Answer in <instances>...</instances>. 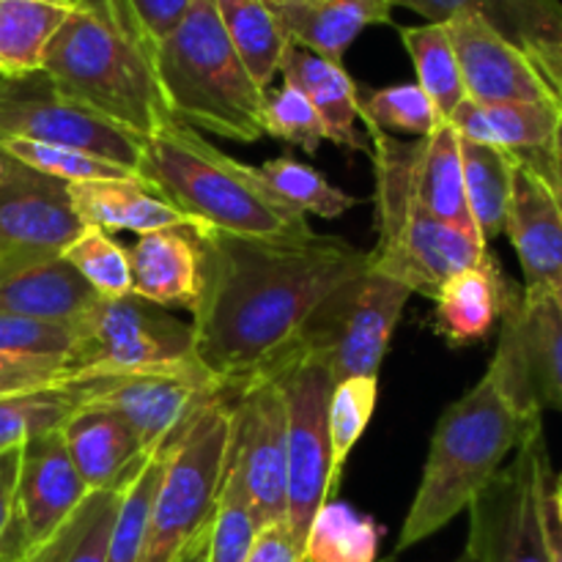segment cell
Returning <instances> with one entry per match:
<instances>
[{
    "mask_svg": "<svg viewBox=\"0 0 562 562\" xmlns=\"http://www.w3.org/2000/svg\"><path fill=\"white\" fill-rule=\"evenodd\" d=\"M195 241L203 285L192 311V351L225 387L272 376L296 355L318 307L371 267L366 250L335 236L261 241L195 234Z\"/></svg>",
    "mask_w": 562,
    "mask_h": 562,
    "instance_id": "6da1fadb",
    "label": "cell"
},
{
    "mask_svg": "<svg viewBox=\"0 0 562 562\" xmlns=\"http://www.w3.org/2000/svg\"><path fill=\"white\" fill-rule=\"evenodd\" d=\"M543 428L510 340L499 333L497 351L472 390L448 406L434 428L420 486L412 497L395 552L437 536L494 481L510 456Z\"/></svg>",
    "mask_w": 562,
    "mask_h": 562,
    "instance_id": "7a4b0ae2",
    "label": "cell"
},
{
    "mask_svg": "<svg viewBox=\"0 0 562 562\" xmlns=\"http://www.w3.org/2000/svg\"><path fill=\"white\" fill-rule=\"evenodd\" d=\"M42 71L64 97L140 140L176 121L159 82L157 42L130 0H75Z\"/></svg>",
    "mask_w": 562,
    "mask_h": 562,
    "instance_id": "3957f363",
    "label": "cell"
},
{
    "mask_svg": "<svg viewBox=\"0 0 562 562\" xmlns=\"http://www.w3.org/2000/svg\"><path fill=\"white\" fill-rule=\"evenodd\" d=\"M140 179L179 209L195 234L261 241H300L316 234L305 214L263 184L258 168L228 157L181 121L146 137Z\"/></svg>",
    "mask_w": 562,
    "mask_h": 562,
    "instance_id": "277c9868",
    "label": "cell"
},
{
    "mask_svg": "<svg viewBox=\"0 0 562 562\" xmlns=\"http://www.w3.org/2000/svg\"><path fill=\"white\" fill-rule=\"evenodd\" d=\"M157 71L176 121L236 143L267 137V91L231 47L214 0H198L157 44Z\"/></svg>",
    "mask_w": 562,
    "mask_h": 562,
    "instance_id": "5b68a950",
    "label": "cell"
},
{
    "mask_svg": "<svg viewBox=\"0 0 562 562\" xmlns=\"http://www.w3.org/2000/svg\"><path fill=\"white\" fill-rule=\"evenodd\" d=\"M376 168V234L368 250L371 269L404 283L412 294L437 300L439 289L453 274L481 267L492 252L475 231L434 220L423 212L412 192V154L415 143L398 140L379 130H368Z\"/></svg>",
    "mask_w": 562,
    "mask_h": 562,
    "instance_id": "8992f818",
    "label": "cell"
},
{
    "mask_svg": "<svg viewBox=\"0 0 562 562\" xmlns=\"http://www.w3.org/2000/svg\"><path fill=\"white\" fill-rule=\"evenodd\" d=\"M231 401L201 412L170 448L148 514L140 562H181L212 527L228 456Z\"/></svg>",
    "mask_w": 562,
    "mask_h": 562,
    "instance_id": "52a82bcc",
    "label": "cell"
},
{
    "mask_svg": "<svg viewBox=\"0 0 562 562\" xmlns=\"http://www.w3.org/2000/svg\"><path fill=\"white\" fill-rule=\"evenodd\" d=\"M409 296L404 283L368 267L318 307L296 351L316 357L335 384L351 376L379 379Z\"/></svg>",
    "mask_w": 562,
    "mask_h": 562,
    "instance_id": "ba28073f",
    "label": "cell"
},
{
    "mask_svg": "<svg viewBox=\"0 0 562 562\" xmlns=\"http://www.w3.org/2000/svg\"><path fill=\"white\" fill-rule=\"evenodd\" d=\"M75 329L77 346L69 357L75 373L119 376L195 360L190 324L135 294L99 300Z\"/></svg>",
    "mask_w": 562,
    "mask_h": 562,
    "instance_id": "9c48e42d",
    "label": "cell"
},
{
    "mask_svg": "<svg viewBox=\"0 0 562 562\" xmlns=\"http://www.w3.org/2000/svg\"><path fill=\"white\" fill-rule=\"evenodd\" d=\"M272 376L278 379L285 401V456H289L285 527L302 549L313 516L333 499L329 395L335 382L316 357L300 351Z\"/></svg>",
    "mask_w": 562,
    "mask_h": 562,
    "instance_id": "30bf717a",
    "label": "cell"
},
{
    "mask_svg": "<svg viewBox=\"0 0 562 562\" xmlns=\"http://www.w3.org/2000/svg\"><path fill=\"white\" fill-rule=\"evenodd\" d=\"M549 467L547 439L538 428L467 510L470 538L464 552L472 562H552L541 516Z\"/></svg>",
    "mask_w": 562,
    "mask_h": 562,
    "instance_id": "8fae6325",
    "label": "cell"
},
{
    "mask_svg": "<svg viewBox=\"0 0 562 562\" xmlns=\"http://www.w3.org/2000/svg\"><path fill=\"white\" fill-rule=\"evenodd\" d=\"M223 483L245 499L261 530L285 525V401L274 376H258L241 384L236 398L231 401V437Z\"/></svg>",
    "mask_w": 562,
    "mask_h": 562,
    "instance_id": "7c38bea8",
    "label": "cell"
},
{
    "mask_svg": "<svg viewBox=\"0 0 562 562\" xmlns=\"http://www.w3.org/2000/svg\"><path fill=\"white\" fill-rule=\"evenodd\" d=\"M5 137L77 148L135 176H140L146 143L64 97L44 71L0 80V140Z\"/></svg>",
    "mask_w": 562,
    "mask_h": 562,
    "instance_id": "4fadbf2b",
    "label": "cell"
},
{
    "mask_svg": "<svg viewBox=\"0 0 562 562\" xmlns=\"http://www.w3.org/2000/svg\"><path fill=\"white\" fill-rule=\"evenodd\" d=\"M239 387L220 384L198 360L110 376L99 373L93 401L110 406L137 434L146 453L173 445L201 412L236 398Z\"/></svg>",
    "mask_w": 562,
    "mask_h": 562,
    "instance_id": "5bb4252c",
    "label": "cell"
},
{
    "mask_svg": "<svg viewBox=\"0 0 562 562\" xmlns=\"http://www.w3.org/2000/svg\"><path fill=\"white\" fill-rule=\"evenodd\" d=\"M88 494L91 492L77 475L60 431L22 445L14 508L9 527L0 536V562H25L38 543L47 541L75 514Z\"/></svg>",
    "mask_w": 562,
    "mask_h": 562,
    "instance_id": "9a60e30c",
    "label": "cell"
},
{
    "mask_svg": "<svg viewBox=\"0 0 562 562\" xmlns=\"http://www.w3.org/2000/svg\"><path fill=\"white\" fill-rule=\"evenodd\" d=\"M461 69L467 99L481 104L543 102L558 104L552 86L525 47L494 31L481 16L445 22Z\"/></svg>",
    "mask_w": 562,
    "mask_h": 562,
    "instance_id": "2e32d148",
    "label": "cell"
},
{
    "mask_svg": "<svg viewBox=\"0 0 562 562\" xmlns=\"http://www.w3.org/2000/svg\"><path fill=\"white\" fill-rule=\"evenodd\" d=\"M547 154H516L505 217V236L519 256L527 294H552L562 285V206L549 179Z\"/></svg>",
    "mask_w": 562,
    "mask_h": 562,
    "instance_id": "e0dca14e",
    "label": "cell"
},
{
    "mask_svg": "<svg viewBox=\"0 0 562 562\" xmlns=\"http://www.w3.org/2000/svg\"><path fill=\"white\" fill-rule=\"evenodd\" d=\"M82 228L64 181L25 168L0 184V245L5 252L64 256Z\"/></svg>",
    "mask_w": 562,
    "mask_h": 562,
    "instance_id": "ac0fdd59",
    "label": "cell"
},
{
    "mask_svg": "<svg viewBox=\"0 0 562 562\" xmlns=\"http://www.w3.org/2000/svg\"><path fill=\"white\" fill-rule=\"evenodd\" d=\"M99 296L64 256L27 258L0 252V313L33 322L75 324Z\"/></svg>",
    "mask_w": 562,
    "mask_h": 562,
    "instance_id": "d6986e66",
    "label": "cell"
},
{
    "mask_svg": "<svg viewBox=\"0 0 562 562\" xmlns=\"http://www.w3.org/2000/svg\"><path fill=\"white\" fill-rule=\"evenodd\" d=\"M499 333L514 346L536 404L562 412V316L552 294L519 291L499 318Z\"/></svg>",
    "mask_w": 562,
    "mask_h": 562,
    "instance_id": "ffe728a7",
    "label": "cell"
},
{
    "mask_svg": "<svg viewBox=\"0 0 562 562\" xmlns=\"http://www.w3.org/2000/svg\"><path fill=\"white\" fill-rule=\"evenodd\" d=\"M69 459L88 492L115 486L146 464L148 453L137 434L110 406H80L60 428Z\"/></svg>",
    "mask_w": 562,
    "mask_h": 562,
    "instance_id": "44dd1931",
    "label": "cell"
},
{
    "mask_svg": "<svg viewBox=\"0 0 562 562\" xmlns=\"http://www.w3.org/2000/svg\"><path fill=\"white\" fill-rule=\"evenodd\" d=\"M130 263L132 294L165 311H195L203 269L192 231L165 228L137 236Z\"/></svg>",
    "mask_w": 562,
    "mask_h": 562,
    "instance_id": "7402d4cb",
    "label": "cell"
},
{
    "mask_svg": "<svg viewBox=\"0 0 562 562\" xmlns=\"http://www.w3.org/2000/svg\"><path fill=\"white\" fill-rule=\"evenodd\" d=\"M71 203L82 225L102 231H132L143 236L151 231L187 228L192 223L170 206L148 181L140 176H121V179H97L69 184Z\"/></svg>",
    "mask_w": 562,
    "mask_h": 562,
    "instance_id": "603a6c76",
    "label": "cell"
},
{
    "mask_svg": "<svg viewBox=\"0 0 562 562\" xmlns=\"http://www.w3.org/2000/svg\"><path fill=\"white\" fill-rule=\"evenodd\" d=\"M519 291L510 289L497 267L494 256H488L481 267L464 269L453 274L437 294V316L434 329L450 346H470L486 338Z\"/></svg>",
    "mask_w": 562,
    "mask_h": 562,
    "instance_id": "cb8c5ba5",
    "label": "cell"
},
{
    "mask_svg": "<svg viewBox=\"0 0 562 562\" xmlns=\"http://www.w3.org/2000/svg\"><path fill=\"white\" fill-rule=\"evenodd\" d=\"M280 75L283 86L302 91L316 108L327 130V140L351 151H368V140L357 130V119H362L360 91L344 64H333L311 49L291 44L280 64Z\"/></svg>",
    "mask_w": 562,
    "mask_h": 562,
    "instance_id": "d4e9b609",
    "label": "cell"
},
{
    "mask_svg": "<svg viewBox=\"0 0 562 562\" xmlns=\"http://www.w3.org/2000/svg\"><path fill=\"white\" fill-rule=\"evenodd\" d=\"M269 3L289 33L291 44L311 49L333 64H344L346 49L366 27L393 20L390 0H300V3L269 0Z\"/></svg>",
    "mask_w": 562,
    "mask_h": 562,
    "instance_id": "484cf974",
    "label": "cell"
},
{
    "mask_svg": "<svg viewBox=\"0 0 562 562\" xmlns=\"http://www.w3.org/2000/svg\"><path fill=\"white\" fill-rule=\"evenodd\" d=\"M450 124L461 137L508 154H547L558 143L560 110L543 102L481 104L464 99Z\"/></svg>",
    "mask_w": 562,
    "mask_h": 562,
    "instance_id": "4316f807",
    "label": "cell"
},
{
    "mask_svg": "<svg viewBox=\"0 0 562 562\" xmlns=\"http://www.w3.org/2000/svg\"><path fill=\"white\" fill-rule=\"evenodd\" d=\"M390 5L415 11L428 22H450L464 14L481 16L525 49L562 44L560 0H390Z\"/></svg>",
    "mask_w": 562,
    "mask_h": 562,
    "instance_id": "83f0119b",
    "label": "cell"
},
{
    "mask_svg": "<svg viewBox=\"0 0 562 562\" xmlns=\"http://www.w3.org/2000/svg\"><path fill=\"white\" fill-rule=\"evenodd\" d=\"M412 192L423 212L434 220L475 231L467 209L464 165H461V135L450 121H442L428 137L415 140L412 154Z\"/></svg>",
    "mask_w": 562,
    "mask_h": 562,
    "instance_id": "f1b7e54d",
    "label": "cell"
},
{
    "mask_svg": "<svg viewBox=\"0 0 562 562\" xmlns=\"http://www.w3.org/2000/svg\"><path fill=\"white\" fill-rule=\"evenodd\" d=\"M97 387L99 376L75 373L60 382L0 398V453L22 448L44 434L60 431L80 406L91 404Z\"/></svg>",
    "mask_w": 562,
    "mask_h": 562,
    "instance_id": "f546056e",
    "label": "cell"
},
{
    "mask_svg": "<svg viewBox=\"0 0 562 562\" xmlns=\"http://www.w3.org/2000/svg\"><path fill=\"white\" fill-rule=\"evenodd\" d=\"M75 0H0V80H20L44 66L49 42Z\"/></svg>",
    "mask_w": 562,
    "mask_h": 562,
    "instance_id": "4dcf8cb0",
    "label": "cell"
},
{
    "mask_svg": "<svg viewBox=\"0 0 562 562\" xmlns=\"http://www.w3.org/2000/svg\"><path fill=\"white\" fill-rule=\"evenodd\" d=\"M214 3L231 47L236 49L252 80L269 91L291 47L289 33L280 25L272 3L269 0H214Z\"/></svg>",
    "mask_w": 562,
    "mask_h": 562,
    "instance_id": "1f68e13d",
    "label": "cell"
},
{
    "mask_svg": "<svg viewBox=\"0 0 562 562\" xmlns=\"http://www.w3.org/2000/svg\"><path fill=\"white\" fill-rule=\"evenodd\" d=\"M140 472V470H137ZM132 472L115 486L102 488V492H91L75 514L53 532L44 543H38L25 562H104L108 558L110 532H113L115 516H119L121 497H124Z\"/></svg>",
    "mask_w": 562,
    "mask_h": 562,
    "instance_id": "d6a6232c",
    "label": "cell"
},
{
    "mask_svg": "<svg viewBox=\"0 0 562 562\" xmlns=\"http://www.w3.org/2000/svg\"><path fill=\"white\" fill-rule=\"evenodd\" d=\"M461 165H464V192L472 225L488 245L494 236L505 234L516 154L461 137Z\"/></svg>",
    "mask_w": 562,
    "mask_h": 562,
    "instance_id": "836d02e7",
    "label": "cell"
},
{
    "mask_svg": "<svg viewBox=\"0 0 562 562\" xmlns=\"http://www.w3.org/2000/svg\"><path fill=\"white\" fill-rule=\"evenodd\" d=\"M401 42L409 53L417 71V86L431 99L439 119L450 121L467 99L464 82H461L459 60H456L453 44H450L445 22H426V25L401 27Z\"/></svg>",
    "mask_w": 562,
    "mask_h": 562,
    "instance_id": "e575fe53",
    "label": "cell"
},
{
    "mask_svg": "<svg viewBox=\"0 0 562 562\" xmlns=\"http://www.w3.org/2000/svg\"><path fill=\"white\" fill-rule=\"evenodd\" d=\"M379 527L346 503H324L302 543L305 562H376Z\"/></svg>",
    "mask_w": 562,
    "mask_h": 562,
    "instance_id": "d590c367",
    "label": "cell"
},
{
    "mask_svg": "<svg viewBox=\"0 0 562 562\" xmlns=\"http://www.w3.org/2000/svg\"><path fill=\"white\" fill-rule=\"evenodd\" d=\"M263 184L302 214H316L322 220H338L340 214L357 206V198L335 187L324 173L294 157H278L258 165Z\"/></svg>",
    "mask_w": 562,
    "mask_h": 562,
    "instance_id": "8d00e7d4",
    "label": "cell"
},
{
    "mask_svg": "<svg viewBox=\"0 0 562 562\" xmlns=\"http://www.w3.org/2000/svg\"><path fill=\"white\" fill-rule=\"evenodd\" d=\"M173 445H162V448L151 450L146 464L140 467V472L126 486L119 505V516H115L113 532H110L108 558H104V562H140L154 494H157L159 481H162L165 464H168V456Z\"/></svg>",
    "mask_w": 562,
    "mask_h": 562,
    "instance_id": "74e56055",
    "label": "cell"
},
{
    "mask_svg": "<svg viewBox=\"0 0 562 562\" xmlns=\"http://www.w3.org/2000/svg\"><path fill=\"white\" fill-rule=\"evenodd\" d=\"M376 395L379 379L373 376H351L333 384V395H329V450H333L329 481H333V494L340 486L346 459L371 423L373 409H376Z\"/></svg>",
    "mask_w": 562,
    "mask_h": 562,
    "instance_id": "f35d334b",
    "label": "cell"
},
{
    "mask_svg": "<svg viewBox=\"0 0 562 562\" xmlns=\"http://www.w3.org/2000/svg\"><path fill=\"white\" fill-rule=\"evenodd\" d=\"M64 258L91 285L99 300H121L132 294L130 250L121 247L108 231L86 225L66 247Z\"/></svg>",
    "mask_w": 562,
    "mask_h": 562,
    "instance_id": "ab89813d",
    "label": "cell"
},
{
    "mask_svg": "<svg viewBox=\"0 0 562 562\" xmlns=\"http://www.w3.org/2000/svg\"><path fill=\"white\" fill-rule=\"evenodd\" d=\"M360 104L368 130H379L384 135H412L420 140L442 124L431 99L417 82L379 88L360 99Z\"/></svg>",
    "mask_w": 562,
    "mask_h": 562,
    "instance_id": "60d3db41",
    "label": "cell"
},
{
    "mask_svg": "<svg viewBox=\"0 0 562 562\" xmlns=\"http://www.w3.org/2000/svg\"><path fill=\"white\" fill-rule=\"evenodd\" d=\"M5 154L25 165L27 170L58 179L64 184H77V181H97V179H121V176H135L124 168L104 162V159L91 157L86 151L66 146H53V143L22 140V137H5L0 140Z\"/></svg>",
    "mask_w": 562,
    "mask_h": 562,
    "instance_id": "b9f144b4",
    "label": "cell"
},
{
    "mask_svg": "<svg viewBox=\"0 0 562 562\" xmlns=\"http://www.w3.org/2000/svg\"><path fill=\"white\" fill-rule=\"evenodd\" d=\"M263 121H267V135L291 143V146H300L311 157L318 151L322 140H327L322 115L307 102L305 93L291 86L267 91Z\"/></svg>",
    "mask_w": 562,
    "mask_h": 562,
    "instance_id": "7bdbcfd3",
    "label": "cell"
},
{
    "mask_svg": "<svg viewBox=\"0 0 562 562\" xmlns=\"http://www.w3.org/2000/svg\"><path fill=\"white\" fill-rule=\"evenodd\" d=\"M261 532L245 499L223 483L206 538V562H247Z\"/></svg>",
    "mask_w": 562,
    "mask_h": 562,
    "instance_id": "ee69618b",
    "label": "cell"
},
{
    "mask_svg": "<svg viewBox=\"0 0 562 562\" xmlns=\"http://www.w3.org/2000/svg\"><path fill=\"white\" fill-rule=\"evenodd\" d=\"M77 346L75 324L33 322V318L0 313V355L66 357Z\"/></svg>",
    "mask_w": 562,
    "mask_h": 562,
    "instance_id": "f6af8a7d",
    "label": "cell"
},
{
    "mask_svg": "<svg viewBox=\"0 0 562 562\" xmlns=\"http://www.w3.org/2000/svg\"><path fill=\"white\" fill-rule=\"evenodd\" d=\"M75 376L66 357L0 355V398Z\"/></svg>",
    "mask_w": 562,
    "mask_h": 562,
    "instance_id": "bcb514c9",
    "label": "cell"
},
{
    "mask_svg": "<svg viewBox=\"0 0 562 562\" xmlns=\"http://www.w3.org/2000/svg\"><path fill=\"white\" fill-rule=\"evenodd\" d=\"M198 0H130L137 20L143 22V27L151 33V38L157 44L173 33V27L184 20V14Z\"/></svg>",
    "mask_w": 562,
    "mask_h": 562,
    "instance_id": "7dc6e473",
    "label": "cell"
},
{
    "mask_svg": "<svg viewBox=\"0 0 562 562\" xmlns=\"http://www.w3.org/2000/svg\"><path fill=\"white\" fill-rule=\"evenodd\" d=\"M541 516L549 560L562 562V472L554 470V467H549L547 477H543Z\"/></svg>",
    "mask_w": 562,
    "mask_h": 562,
    "instance_id": "c3c4849f",
    "label": "cell"
},
{
    "mask_svg": "<svg viewBox=\"0 0 562 562\" xmlns=\"http://www.w3.org/2000/svg\"><path fill=\"white\" fill-rule=\"evenodd\" d=\"M247 562H305L302 560V549L296 547V541L291 538L289 527L285 525H272L263 527L256 538V547H252Z\"/></svg>",
    "mask_w": 562,
    "mask_h": 562,
    "instance_id": "681fc988",
    "label": "cell"
},
{
    "mask_svg": "<svg viewBox=\"0 0 562 562\" xmlns=\"http://www.w3.org/2000/svg\"><path fill=\"white\" fill-rule=\"evenodd\" d=\"M532 55V60L538 64V69L543 71V77L552 86L554 99H558L560 110V126H558V143L554 146L562 151V44H549V47H532L527 49Z\"/></svg>",
    "mask_w": 562,
    "mask_h": 562,
    "instance_id": "f907efd6",
    "label": "cell"
},
{
    "mask_svg": "<svg viewBox=\"0 0 562 562\" xmlns=\"http://www.w3.org/2000/svg\"><path fill=\"white\" fill-rule=\"evenodd\" d=\"M16 470H20V448L0 453V536L9 527L11 508H14Z\"/></svg>",
    "mask_w": 562,
    "mask_h": 562,
    "instance_id": "816d5d0a",
    "label": "cell"
},
{
    "mask_svg": "<svg viewBox=\"0 0 562 562\" xmlns=\"http://www.w3.org/2000/svg\"><path fill=\"white\" fill-rule=\"evenodd\" d=\"M547 170H549V179H552L554 192H558V201L562 206V151L558 146L547 154Z\"/></svg>",
    "mask_w": 562,
    "mask_h": 562,
    "instance_id": "f5cc1de1",
    "label": "cell"
},
{
    "mask_svg": "<svg viewBox=\"0 0 562 562\" xmlns=\"http://www.w3.org/2000/svg\"><path fill=\"white\" fill-rule=\"evenodd\" d=\"M20 170H25V165L16 162L11 154L3 151V146H0V184H3L5 179H11V176H16Z\"/></svg>",
    "mask_w": 562,
    "mask_h": 562,
    "instance_id": "db71d44e",
    "label": "cell"
},
{
    "mask_svg": "<svg viewBox=\"0 0 562 562\" xmlns=\"http://www.w3.org/2000/svg\"><path fill=\"white\" fill-rule=\"evenodd\" d=\"M206 538H209V532L195 543V547L190 549V552L184 554V560L181 562H206Z\"/></svg>",
    "mask_w": 562,
    "mask_h": 562,
    "instance_id": "11a10c76",
    "label": "cell"
},
{
    "mask_svg": "<svg viewBox=\"0 0 562 562\" xmlns=\"http://www.w3.org/2000/svg\"><path fill=\"white\" fill-rule=\"evenodd\" d=\"M552 300H554V305H558V311H560V316H562V285H560V289L552 291Z\"/></svg>",
    "mask_w": 562,
    "mask_h": 562,
    "instance_id": "9f6ffc18",
    "label": "cell"
},
{
    "mask_svg": "<svg viewBox=\"0 0 562 562\" xmlns=\"http://www.w3.org/2000/svg\"><path fill=\"white\" fill-rule=\"evenodd\" d=\"M456 562H472V558H470V554H467V552H464V554H461V558H459V560H456Z\"/></svg>",
    "mask_w": 562,
    "mask_h": 562,
    "instance_id": "6f0895ef",
    "label": "cell"
},
{
    "mask_svg": "<svg viewBox=\"0 0 562 562\" xmlns=\"http://www.w3.org/2000/svg\"><path fill=\"white\" fill-rule=\"evenodd\" d=\"M274 3H300V0H274Z\"/></svg>",
    "mask_w": 562,
    "mask_h": 562,
    "instance_id": "680465c9",
    "label": "cell"
},
{
    "mask_svg": "<svg viewBox=\"0 0 562 562\" xmlns=\"http://www.w3.org/2000/svg\"><path fill=\"white\" fill-rule=\"evenodd\" d=\"M0 252H3V245H0Z\"/></svg>",
    "mask_w": 562,
    "mask_h": 562,
    "instance_id": "91938a15",
    "label": "cell"
}]
</instances>
